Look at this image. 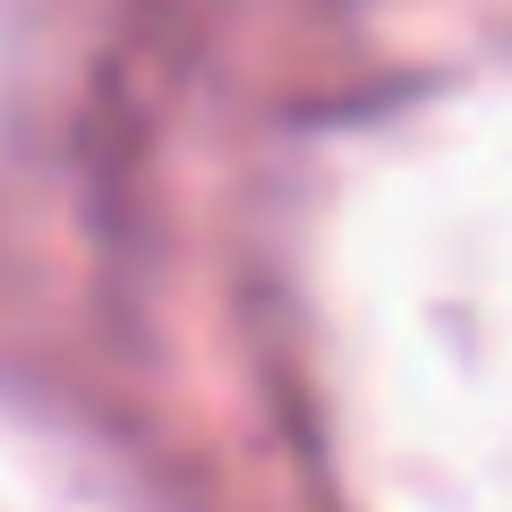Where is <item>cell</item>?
Segmentation results:
<instances>
[]
</instances>
